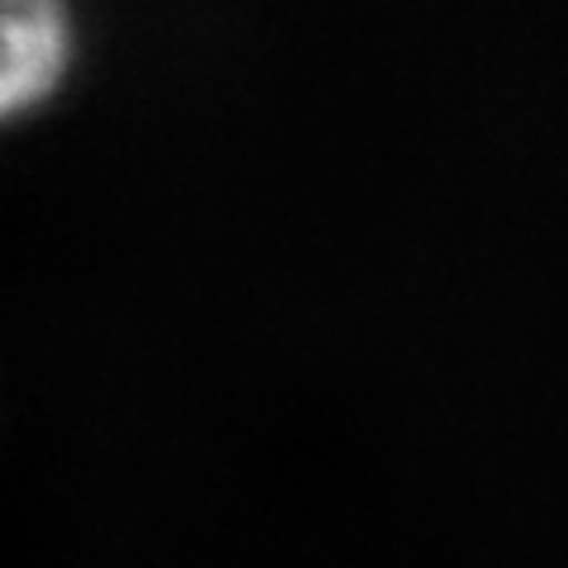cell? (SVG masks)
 <instances>
[{
	"mask_svg": "<svg viewBox=\"0 0 568 568\" xmlns=\"http://www.w3.org/2000/svg\"><path fill=\"white\" fill-rule=\"evenodd\" d=\"M77 58L71 0H0V129L58 95Z\"/></svg>",
	"mask_w": 568,
	"mask_h": 568,
	"instance_id": "1",
	"label": "cell"
}]
</instances>
